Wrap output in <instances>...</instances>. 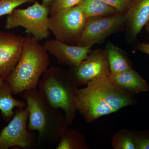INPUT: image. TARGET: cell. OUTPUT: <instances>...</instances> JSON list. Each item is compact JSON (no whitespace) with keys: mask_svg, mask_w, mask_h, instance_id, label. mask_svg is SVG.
Wrapping results in <instances>:
<instances>
[{"mask_svg":"<svg viewBox=\"0 0 149 149\" xmlns=\"http://www.w3.org/2000/svg\"><path fill=\"white\" fill-rule=\"evenodd\" d=\"M86 85L77 88L76 104L77 111L88 123L136 103L135 95L121 90L108 77L91 80Z\"/></svg>","mask_w":149,"mask_h":149,"instance_id":"1","label":"cell"},{"mask_svg":"<svg viewBox=\"0 0 149 149\" xmlns=\"http://www.w3.org/2000/svg\"><path fill=\"white\" fill-rule=\"evenodd\" d=\"M87 19L119 13L102 0H83L78 5Z\"/></svg>","mask_w":149,"mask_h":149,"instance_id":"16","label":"cell"},{"mask_svg":"<svg viewBox=\"0 0 149 149\" xmlns=\"http://www.w3.org/2000/svg\"><path fill=\"white\" fill-rule=\"evenodd\" d=\"M114 8L118 13L124 14L132 0H102Z\"/></svg>","mask_w":149,"mask_h":149,"instance_id":"22","label":"cell"},{"mask_svg":"<svg viewBox=\"0 0 149 149\" xmlns=\"http://www.w3.org/2000/svg\"><path fill=\"white\" fill-rule=\"evenodd\" d=\"M44 46L48 53L55 57L59 63L70 68L80 64L91 51V47L69 45L56 39L47 40Z\"/></svg>","mask_w":149,"mask_h":149,"instance_id":"11","label":"cell"},{"mask_svg":"<svg viewBox=\"0 0 149 149\" xmlns=\"http://www.w3.org/2000/svg\"><path fill=\"white\" fill-rule=\"evenodd\" d=\"M5 80L2 78L1 77H0V88H1L4 85L5 83Z\"/></svg>","mask_w":149,"mask_h":149,"instance_id":"25","label":"cell"},{"mask_svg":"<svg viewBox=\"0 0 149 149\" xmlns=\"http://www.w3.org/2000/svg\"><path fill=\"white\" fill-rule=\"evenodd\" d=\"M136 47L138 50L149 55V43H139Z\"/></svg>","mask_w":149,"mask_h":149,"instance_id":"23","label":"cell"},{"mask_svg":"<svg viewBox=\"0 0 149 149\" xmlns=\"http://www.w3.org/2000/svg\"><path fill=\"white\" fill-rule=\"evenodd\" d=\"M132 39L136 38L149 20V0H132L124 14Z\"/></svg>","mask_w":149,"mask_h":149,"instance_id":"12","label":"cell"},{"mask_svg":"<svg viewBox=\"0 0 149 149\" xmlns=\"http://www.w3.org/2000/svg\"><path fill=\"white\" fill-rule=\"evenodd\" d=\"M114 149H136L132 131L124 128L117 131L111 139Z\"/></svg>","mask_w":149,"mask_h":149,"instance_id":"18","label":"cell"},{"mask_svg":"<svg viewBox=\"0 0 149 149\" xmlns=\"http://www.w3.org/2000/svg\"><path fill=\"white\" fill-rule=\"evenodd\" d=\"M49 8L35 1L25 9H15L7 16L5 28L7 29L23 27L29 35L39 41L47 38L49 29Z\"/></svg>","mask_w":149,"mask_h":149,"instance_id":"5","label":"cell"},{"mask_svg":"<svg viewBox=\"0 0 149 149\" xmlns=\"http://www.w3.org/2000/svg\"><path fill=\"white\" fill-rule=\"evenodd\" d=\"M38 86L50 106L62 111L68 125H72L77 111L76 91L78 87L69 71L51 67L44 72Z\"/></svg>","mask_w":149,"mask_h":149,"instance_id":"4","label":"cell"},{"mask_svg":"<svg viewBox=\"0 0 149 149\" xmlns=\"http://www.w3.org/2000/svg\"><path fill=\"white\" fill-rule=\"evenodd\" d=\"M54 0H42V4L49 8Z\"/></svg>","mask_w":149,"mask_h":149,"instance_id":"24","label":"cell"},{"mask_svg":"<svg viewBox=\"0 0 149 149\" xmlns=\"http://www.w3.org/2000/svg\"><path fill=\"white\" fill-rule=\"evenodd\" d=\"M132 132L136 149H149V130Z\"/></svg>","mask_w":149,"mask_h":149,"instance_id":"21","label":"cell"},{"mask_svg":"<svg viewBox=\"0 0 149 149\" xmlns=\"http://www.w3.org/2000/svg\"><path fill=\"white\" fill-rule=\"evenodd\" d=\"M83 0H54L50 7L49 15L77 6Z\"/></svg>","mask_w":149,"mask_h":149,"instance_id":"20","label":"cell"},{"mask_svg":"<svg viewBox=\"0 0 149 149\" xmlns=\"http://www.w3.org/2000/svg\"><path fill=\"white\" fill-rule=\"evenodd\" d=\"M146 27L147 32H148L149 33V20L148 22V23H147V24H146Z\"/></svg>","mask_w":149,"mask_h":149,"instance_id":"26","label":"cell"},{"mask_svg":"<svg viewBox=\"0 0 149 149\" xmlns=\"http://www.w3.org/2000/svg\"><path fill=\"white\" fill-rule=\"evenodd\" d=\"M22 98L29 112L27 127L30 131H37L38 144L48 147L57 145L68 127L63 112L51 107L37 89L22 92Z\"/></svg>","mask_w":149,"mask_h":149,"instance_id":"2","label":"cell"},{"mask_svg":"<svg viewBox=\"0 0 149 149\" xmlns=\"http://www.w3.org/2000/svg\"><path fill=\"white\" fill-rule=\"evenodd\" d=\"M13 94L10 86L6 81L0 88V110L3 117L8 120H11L13 117L15 108L27 107L26 102L15 99L13 97Z\"/></svg>","mask_w":149,"mask_h":149,"instance_id":"15","label":"cell"},{"mask_svg":"<svg viewBox=\"0 0 149 149\" xmlns=\"http://www.w3.org/2000/svg\"><path fill=\"white\" fill-rule=\"evenodd\" d=\"M77 87L86 85L92 80L108 77L110 74L106 51L96 49L87 58L69 71Z\"/></svg>","mask_w":149,"mask_h":149,"instance_id":"9","label":"cell"},{"mask_svg":"<svg viewBox=\"0 0 149 149\" xmlns=\"http://www.w3.org/2000/svg\"><path fill=\"white\" fill-rule=\"evenodd\" d=\"M35 2V0H0V17L9 14L17 7L25 3Z\"/></svg>","mask_w":149,"mask_h":149,"instance_id":"19","label":"cell"},{"mask_svg":"<svg viewBox=\"0 0 149 149\" xmlns=\"http://www.w3.org/2000/svg\"><path fill=\"white\" fill-rule=\"evenodd\" d=\"M25 37L0 31V77L8 80L20 58Z\"/></svg>","mask_w":149,"mask_h":149,"instance_id":"10","label":"cell"},{"mask_svg":"<svg viewBox=\"0 0 149 149\" xmlns=\"http://www.w3.org/2000/svg\"><path fill=\"white\" fill-rule=\"evenodd\" d=\"M125 23L124 15L120 13L87 19L76 45L92 47L118 31Z\"/></svg>","mask_w":149,"mask_h":149,"instance_id":"8","label":"cell"},{"mask_svg":"<svg viewBox=\"0 0 149 149\" xmlns=\"http://www.w3.org/2000/svg\"><path fill=\"white\" fill-rule=\"evenodd\" d=\"M29 112L26 108H17L8 125L0 133V149L16 147L33 148L38 144L37 135L27 127Z\"/></svg>","mask_w":149,"mask_h":149,"instance_id":"6","label":"cell"},{"mask_svg":"<svg viewBox=\"0 0 149 149\" xmlns=\"http://www.w3.org/2000/svg\"><path fill=\"white\" fill-rule=\"evenodd\" d=\"M39 42L31 35L25 37L20 58L6 81L14 95L37 89L40 77L48 68V53Z\"/></svg>","mask_w":149,"mask_h":149,"instance_id":"3","label":"cell"},{"mask_svg":"<svg viewBox=\"0 0 149 149\" xmlns=\"http://www.w3.org/2000/svg\"><path fill=\"white\" fill-rule=\"evenodd\" d=\"M110 74L125 72L132 68V64L127 54L113 44L108 43L106 47Z\"/></svg>","mask_w":149,"mask_h":149,"instance_id":"14","label":"cell"},{"mask_svg":"<svg viewBox=\"0 0 149 149\" xmlns=\"http://www.w3.org/2000/svg\"><path fill=\"white\" fill-rule=\"evenodd\" d=\"M56 149H89L84 134L74 128L65 129L61 137Z\"/></svg>","mask_w":149,"mask_h":149,"instance_id":"17","label":"cell"},{"mask_svg":"<svg viewBox=\"0 0 149 149\" xmlns=\"http://www.w3.org/2000/svg\"><path fill=\"white\" fill-rule=\"evenodd\" d=\"M87 18L78 6L50 15L49 29L56 39L66 43L77 42Z\"/></svg>","mask_w":149,"mask_h":149,"instance_id":"7","label":"cell"},{"mask_svg":"<svg viewBox=\"0 0 149 149\" xmlns=\"http://www.w3.org/2000/svg\"><path fill=\"white\" fill-rule=\"evenodd\" d=\"M110 80L121 90L136 95L149 91V85L133 68L117 74H110Z\"/></svg>","mask_w":149,"mask_h":149,"instance_id":"13","label":"cell"}]
</instances>
